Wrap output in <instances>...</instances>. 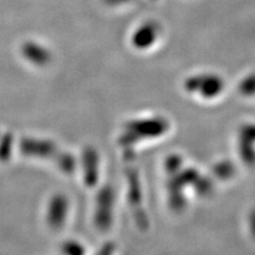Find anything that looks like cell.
I'll return each instance as SVG.
<instances>
[{"label":"cell","instance_id":"cell-1","mask_svg":"<svg viewBox=\"0 0 255 255\" xmlns=\"http://www.w3.org/2000/svg\"><path fill=\"white\" fill-rule=\"evenodd\" d=\"M157 36V31L155 26L146 25L140 28L134 36V43L141 47H148L152 44Z\"/></svg>","mask_w":255,"mask_h":255}]
</instances>
